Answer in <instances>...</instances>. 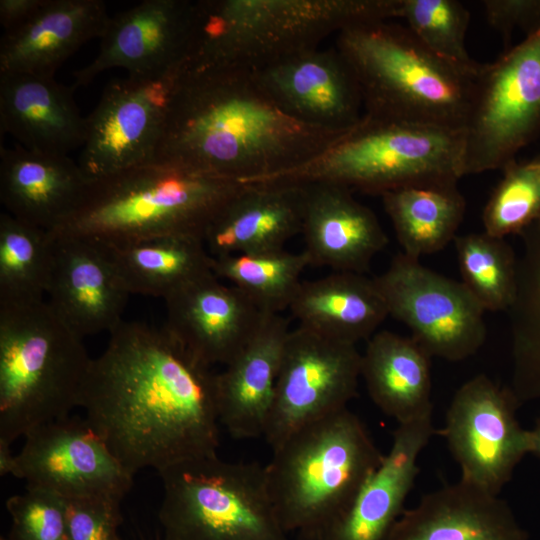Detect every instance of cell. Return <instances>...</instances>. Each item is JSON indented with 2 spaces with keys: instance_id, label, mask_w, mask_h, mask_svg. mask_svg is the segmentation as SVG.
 Instances as JSON below:
<instances>
[{
  "instance_id": "ba28073f",
  "label": "cell",
  "mask_w": 540,
  "mask_h": 540,
  "mask_svg": "<svg viewBox=\"0 0 540 540\" xmlns=\"http://www.w3.org/2000/svg\"><path fill=\"white\" fill-rule=\"evenodd\" d=\"M464 131L364 114L327 149L296 167L246 184L330 183L381 195L463 176Z\"/></svg>"
},
{
  "instance_id": "7a4b0ae2",
  "label": "cell",
  "mask_w": 540,
  "mask_h": 540,
  "mask_svg": "<svg viewBox=\"0 0 540 540\" xmlns=\"http://www.w3.org/2000/svg\"><path fill=\"white\" fill-rule=\"evenodd\" d=\"M348 130L291 117L253 72L182 65L154 159L248 183L305 163Z\"/></svg>"
},
{
  "instance_id": "f35d334b",
  "label": "cell",
  "mask_w": 540,
  "mask_h": 540,
  "mask_svg": "<svg viewBox=\"0 0 540 540\" xmlns=\"http://www.w3.org/2000/svg\"><path fill=\"white\" fill-rule=\"evenodd\" d=\"M65 501L69 540H122L121 500L96 497Z\"/></svg>"
},
{
  "instance_id": "60d3db41",
  "label": "cell",
  "mask_w": 540,
  "mask_h": 540,
  "mask_svg": "<svg viewBox=\"0 0 540 540\" xmlns=\"http://www.w3.org/2000/svg\"><path fill=\"white\" fill-rule=\"evenodd\" d=\"M45 0H1L0 23L4 32L11 31L28 21Z\"/></svg>"
},
{
  "instance_id": "d590c367",
  "label": "cell",
  "mask_w": 540,
  "mask_h": 540,
  "mask_svg": "<svg viewBox=\"0 0 540 540\" xmlns=\"http://www.w3.org/2000/svg\"><path fill=\"white\" fill-rule=\"evenodd\" d=\"M398 18L431 52L473 74L481 64L468 54L465 45L470 21L468 9L457 0H400Z\"/></svg>"
},
{
  "instance_id": "7c38bea8",
  "label": "cell",
  "mask_w": 540,
  "mask_h": 540,
  "mask_svg": "<svg viewBox=\"0 0 540 540\" xmlns=\"http://www.w3.org/2000/svg\"><path fill=\"white\" fill-rule=\"evenodd\" d=\"M355 344L297 326L286 338L264 438L275 449L302 427L347 408L358 395Z\"/></svg>"
},
{
  "instance_id": "ac0fdd59",
  "label": "cell",
  "mask_w": 540,
  "mask_h": 540,
  "mask_svg": "<svg viewBox=\"0 0 540 540\" xmlns=\"http://www.w3.org/2000/svg\"><path fill=\"white\" fill-rule=\"evenodd\" d=\"M165 301L168 331L202 364L229 363L249 342L265 315L241 290L213 273Z\"/></svg>"
},
{
  "instance_id": "2e32d148",
  "label": "cell",
  "mask_w": 540,
  "mask_h": 540,
  "mask_svg": "<svg viewBox=\"0 0 540 540\" xmlns=\"http://www.w3.org/2000/svg\"><path fill=\"white\" fill-rule=\"evenodd\" d=\"M189 0H144L110 16L97 56L74 73L73 87L123 68L128 76L164 75L183 64L191 27Z\"/></svg>"
},
{
  "instance_id": "3957f363",
  "label": "cell",
  "mask_w": 540,
  "mask_h": 540,
  "mask_svg": "<svg viewBox=\"0 0 540 540\" xmlns=\"http://www.w3.org/2000/svg\"><path fill=\"white\" fill-rule=\"evenodd\" d=\"M247 184L240 180L153 159L88 179L72 210L50 231L121 246L160 237L204 242L224 207Z\"/></svg>"
},
{
  "instance_id": "b9f144b4",
  "label": "cell",
  "mask_w": 540,
  "mask_h": 540,
  "mask_svg": "<svg viewBox=\"0 0 540 540\" xmlns=\"http://www.w3.org/2000/svg\"><path fill=\"white\" fill-rule=\"evenodd\" d=\"M10 443L0 440V475H16L17 459L12 454Z\"/></svg>"
},
{
  "instance_id": "d4e9b609",
  "label": "cell",
  "mask_w": 540,
  "mask_h": 540,
  "mask_svg": "<svg viewBox=\"0 0 540 540\" xmlns=\"http://www.w3.org/2000/svg\"><path fill=\"white\" fill-rule=\"evenodd\" d=\"M306 189V184H247L208 228V252L215 257L284 249L302 232Z\"/></svg>"
},
{
  "instance_id": "484cf974",
  "label": "cell",
  "mask_w": 540,
  "mask_h": 540,
  "mask_svg": "<svg viewBox=\"0 0 540 540\" xmlns=\"http://www.w3.org/2000/svg\"><path fill=\"white\" fill-rule=\"evenodd\" d=\"M499 496L459 480L404 511L388 540H528Z\"/></svg>"
},
{
  "instance_id": "d6a6232c",
  "label": "cell",
  "mask_w": 540,
  "mask_h": 540,
  "mask_svg": "<svg viewBox=\"0 0 540 540\" xmlns=\"http://www.w3.org/2000/svg\"><path fill=\"white\" fill-rule=\"evenodd\" d=\"M213 257V256H212ZM310 261L304 251L284 249L220 255L212 258V272L241 290L262 312L288 310Z\"/></svg>"
},
{
  "instance_id": "ab89813d",
  "label": "cell",
  "mask_w": 540,
  "mask_h": 540,
  "mask_svg": "<svg viewBox=\"0 0 540 540\" xmlns=\"http://www.w3.org/2000/svg\"><path fill=\"white\" fill-rule=\"evenodd\" d=\"M482 5L488 24L504 39L517 28L527 35L540 27V0H484Z\"/></svg>"
},
{
  "instance_id": "52a82bcc",
  "label": "cell",
  "mask_w": 540,
  "mask_h": 540,
  "mask_svg": "<svg viewBox=\"0 0 540 540\" xmlns=\"http://www.w3.org/2000/svg\"><path fill=\"white\" fill-rule=\"evenodd\" d=\"M383 457L348 408L288 436L265 465L269 494L285 531L314 540L347 509Z\"/></svg>"
},
{
  "instance_id": "7402d4cb",
  "label": "cell",
  "mask_w": 540,
  "mask_h": 540,
  "mask_svg": "<svg viewBox=\"0 0 540 540\" xmlns=\"http://www.w3.org/2000/svg\"><path fill=\"white\" fill-rule=\"evenodd\" d=\"M75 88L54 77L0 73V128L23 148L68 155L82 147L86 117L73 98Z\"/></svg>"
},
{
  "instance_id": "f1b7e54d",
  "label": "cell",
  "mask_w": 540,
  "mask_h": 540,
  "mask_svg": "<svg viewBox=\"0 0 540 540\" xmlns=\"http://www.w3.org/2000/svg\"><path fill=\"white\" fill-rule=\"evenodd\" d=\"M432 357L411 336L375 333L361 357V377L374 404L398 424L432 415Z\"/></svg>"
},
{
  "instance_id": "8fae6325",
  "label": "cell",
  "mask_w": 540,
  "mask_h": 540,
  "mask_svg": "<svg viewBox=\"0 0 540 540\" xmlns=\"http://www.w3.org/2000/svg\"><path fill=\"white\" fill-rule=\"evenodd\" d=\"M373 279L389 315L404 323L431 357L462 361L484 344L485 310L462 282L403 253Z\"/></svg>"
},
{
  "instance_id": "4dcf8cb0",
  "label": "cell",
  "mask_w": 540,
  "mask_h": 540,
  "mask_svg": "<svg viewBox=\"0 0 540 540\" xmlns=\"http://www.w3.org/2000/svg\"><path fill=\"white\" fill-rule=\"evenodd\" d=\"M126 291L168 297L213 273L212 255L203 241L160 237L121 246L103 245Z\"/></svg>"
},
{
  "instance_id": "44dd1931",
  "label": "cell",
  "mask_w": 540,
  "mask_h": 540,
  "mask_svg": "<svg viewBox=\"0 0 540 540\" xmlns=\"http://www.w3.org/2000/svg\"><path fill=\"white\" fill-rule=\"evenodd\" d=\"M306 186L301 233L310 265L363 274L388 243L378 218L348 188L330 183Z\"/></svg>"
},
{
  "instance_id": "5bb4252c",
  "label": "cell",
  "mask_w": 540,
  "mask_h": 540,
  "mask_svg": "<svg viewBox=\"0 0 540 540\" xmlns=\"http://www.w3.org/2000/svg\"><path fill=\"white\" fill-rule=\"evenodd\" d=\"M182 65L164 75L110 82L86 117L79 166L87 179L154 159Z\"/></svg>"
},
{
  "instance_id": "6da1fadb",
  "label": "cell",
  "mask_w": 540,
  "mask_h": 540,
  "mask_svg": "<svg viewBox=\"0 0 540 540\" xmlns=\"http://www.w3.org/2000/svg\"><path fill=\"white\" fill-rule=\"evenodd\" d=\"M92 359L79 406L131 474L217 454V373L163 325L122 321Z\"/></svg>"
},
{
  "instance_id": "5b68a950",
  "label": "cell",
  "mask_w": 540,
  "mask_h": 540,
  "mask_svg": "<svg viewBox=\"0 0 540 540\" xmlns=\"http://www.w3.org/2000/svg\"><path fill=\"white\" fill-rule=\"evenodd\" d=\"M360 87L364 114L463 130L477 75L440 58L406 26L374 20L337 34Z\"/></svg>"
},
{
  "instance_id": "f546056e",
  "label": "cell",
  "mask_w": 540,
  "mask_h": 540,
  "mask_svg": "<svg viewBox=\"0 0 540 540\" xmlns=\"http://www.w3.org/2000/svg\"><path fill=\"white\" fill-rule=\"evenodd\" d=\"M457 183H414L380 195L403 254L419 260L454 241L466 209Z\"/></svg>"
},
{
  "instance_id": "74e56055",
  "label": "cell",
  "mask_w": 540,
  "mask_h": 540,
  "mask_svg": "<svg viewBox=\"0 0 540 540\" xmlns=\"http://www.w3.org/2000/svg\"><path fill=\"white\" fill-rule=\"evenodd\" d=\"M11 518L8 540H69L66 501L58 494L26 485V491L9 497Z\"/></svg>"
},
{
  "instance_id": "4316f807",
  "label": "cell",
  "mask_w": 540,
  "mask_h": 540,
  "mask_svg": "<svg viewBox=\"0 0 540 540\" xmlns=\"http://www.w3.org/2000/svg\"><path fill=\"white\" fill-rule=\"evenodd\" d=\"M87 178L68 155L29 151L16 144L0 150V200L5 212L50 231L74 207Z\"/></svg>"
},
{
  "instance_id": "603a6c76",
  "label": "cell",
  "mask_w": 540,
  "mask_h": 540,
  "mask_svg": "<svg viewBox=\"0 0 540 540\" xmlns=\"http://www.w3.org/2000/svg\"><path fill=\"white\" fill-rule=\"evenodd\" d=\"M289 321L267 313L249 342L217 373L219 422L235 439L263 436Z\"/></svg>"
},
{
  "instance_id": "9c48e42d",
  "label": "cell",
  "mask_w": 540,
  "mask_h": 540,
  "mask_svg": "<svg viewBox=\"0 0 540 540\" xmlns=\"http://www.w3.org/2000/svg\"><path fill=\"white\" fill-rule=\"evenodd\" d=\"M164 540H288L267 487L265 465L218 455L159 472Z\"/></svg>"
},
{
  "instance_id": "cb8c5ba5",
  "label": "cell",
  "mask_w": 540,
  "mask_h": 540,
  "mask_svg": "<svg viewBox=\"0 0 540 540\" xmlns=\"http://www.w3.org/2000/svg\"><path fill=\"white\" fill-rule=\"evenodd\" d=\"M109 19L101 0H45L28 21L2 35L0 73L54 77L80 46L103 36Z\"/></svg>"
},
{
  "instance_id": "e575fe53",
  "label": "cell",
  "mask_w": 540,
  "mask_h": 540,
  "mask_svg": "<svg viewBox=\"0 0 540 540\" xmlns=\"http://www.w3.org/2000/svg\"><path fill=\"white\" fill-rule=\"evenodd\" d=\"M462 283L485 311H507L516 291L517 256L505 240L486 232L457 235Z\"/></svg>"
},
{
  "instance_id": "83f0119b",
  "label": "cell",
  "mask_w": 540,
  "mask_h": 540,
  "mask_svg": "<svg viewBox=\"0 0 540 540\" xmlns=\"http://www.w3.org/2000/svg\"><path fill=\"white\" fill-rule=\"evenodd\" d=\"M288 311L297 326L355 345L389 316L374 279L354 272L302 281Z\"/></svg>"
},
{
  "instance_id": "277c9868",
  "label": "cell",
  "mask_w": 540,
  "mask_h": 540,
  "mask_svg": "<svg viewBox=\"0 0 540 540\" xmlns=\"http://www.w3.org/2000/svg\"><path fill=\"white\" fill-rule=\"evenodd\" d=\"M400 0H198L184 66L256 72L362 22L398 18Z\"/></svg>"
},
{
  "instance_id": "9a60e30c",
  "label": "cell",
  "mask_w": 540,
  "mask_h": 540,
  "mask_svg": "<svg viewBox=\"0 0 540 540\" xmlns=\"http://www.w3.org/2000/svg\"><path fill=\"white\" fill-rule=\"evenodd\" d=\"M16 455V478L64 499L123 500L131 474L86 418L67 416L31 430Z\"/></svg>"
},
{
  "instance_id": "4fadbf2b",
  "label": "cell",
  "mask_w": 540,
  "mask_h": 540,
  "mask_svg": "<svg viewBox=\"0 0 540 540\" xmlns=\"http://www.w3.org/2000/svg\"><path fill=\"white\" fill-rule=\"evenodd\" d=\"M520 406L509 387L484 374L455 392L439 434L460 467V480L499 495L530 454V431L516 417Z\"/></svg>"
},
{
  "instance_id": "8d00e7d4",
  "label": "cell",
  "mask_w": 540,
  "mask_h": 540,
  "mask_svg": "<svg viewBox=\"0 0 540 540\" xmlns=\"http://www.w3.org/2000/svg\"><path fill=\"white\" fill-rule=\"evenodd\" d=\"M482 214L484 232L505 238L519 235L540 218V160L509 162Z\"/></svg>"
},
{
  "instance_id": "e0dca14e",
  "label": "cell",
  "mask_w": 540,
  "mask_h": 540,
  "mask_svg": "<svg viewBox=\"0 0 540 540\" xmlns=\"http://www.w3.org/2000/svg\"><path fill=\"white\" fill-rule=\"evenodd\" d=\"M253 73L275 103L303 123L345 131L364 115L358 82L336 48L308 49Z\"/></svg>"
},
{
  "instance_id": "1f68e13d",
  "label": "cell",
  "mask_w": 540,
  "mask_h": 540,
  "mask_svg": "<svg viewBox=\"0 0 540 540\" xmlns=\"http://www.w3.org/2000/svg\"><path fill=\"white\" fill-rule=\"evenodd\" d=\"M519 236L515 297L506 312L512 354L509 388L522 405L540 400V218Z\"/></svg>"
},
{
  "instance_id": "d6986e66",
  "label": "cell",
  "mask_w": 540,
  "mask_h": 540,
  "mask_svg": "<svg viewBox=\"0 0 540 540\" xmlns=\"http://www.w3.org/2000/svg\"><path fill=\"white\" fill-rule=\"evenodd\" d=\"M53 240L55 258L47 302L82 339L112 332L123 321L130 294L106 248L83 239Z\"/></svg>"
},
{
  "instance_id": "836d02e7",
  "label": "cell",
  "mask_w": 540,
  "mask_h": 540,
  "mask_svg": "<svg viewBox=\"0 0 540 540\" xmlns=\"http://www.w3.org/2000/svg\"><path fill=\"white\" fill-rule=\"evenodd\" d=\"M55 258V241L41 228L0 214V304L44 299Z\"/></svg>"
},
{
  "instance_id": "f6af8a7d",
  "label": "cell",
  "mask_w": 540,
  "mask_h": 540,
  "mask_svg": "<svg viewBox=\"0 0 540 540\" xmlns=\"http://www.w3.org/2000/svg\"><path fill=\"white\" fill-rule=\"evenodd\" d=\"M0 540H8L7 538L1 537Z\"/></svg>"
},
{
  "instance_id": "8992f818",
  "label": "cell",
  "mask_w": 540,
  "mask_h": 540,
  "mask_svg": "<svg viewBox=\"0 0 540 540\" xmlns=\"http://www.w3.org/2000/svg\"><path fill=\"white\" fill-rule=\"evenodd\" d=\"M91 362L47 300L0 304V440L69 416Z\"/></svg>"
},
{
  "instance_id": "7bdbcfd3",
  "label": "cell",
  "mask_w": 540,
  "mask_h": 540,
  "mask_svg": "<svg viewBox=\"0 0 540 540\" xmlns=\"http://www.w3.org/2000/svg\"><path fill=\"white\" fill-rule=\"evenodd\" d=\"M530 431V454L540 459V417L537 418L534 427Z\"/></svg>"
},
{
  "instance_id": "ffe728a7",
  "label": "cell",
  "mask_w": 540,
  "mask_h": 540,
  "mask_svg": "<svg viewBox=\"0 0 540 540\" xmlns=\"http://www.w3.org/2000/svg\"><path fill=\"white\" fill-rule=\"evenodd\" d=\"M434 433L432 415L398 424L380 465L314 540H388L419 472V455Z\"/></svg>"
},
{
  "instance_id": "ee69618b",
  "label": "cell",
  "mask_w": 540,
  "mask_h": 540,
  "mask_svg": "<svg viewBox=\"0 0 540 540\" xmlns=\"http://www.w3.org/2000/svg\"><path fill=\"white\" fill-rule=\"evenodd\" d=\"M534 158L540 160V152Z\"/></svg>"
},
{
  "instance_id": "30bf717a",
  "label": "cell",
  "mask_w": 540,
  "mask_h": 540,
  "mask_svg": "<svg viewBox=\"0 0 540 540\" xmlns=\"http://www.w3.org/2000/svg\"><path fill=\"white\" fill-rule=\"evenodd\" d=\"M463 131V176L502 169L540 134V27L481 64Z\"/></svg>"
}]
</instances>
